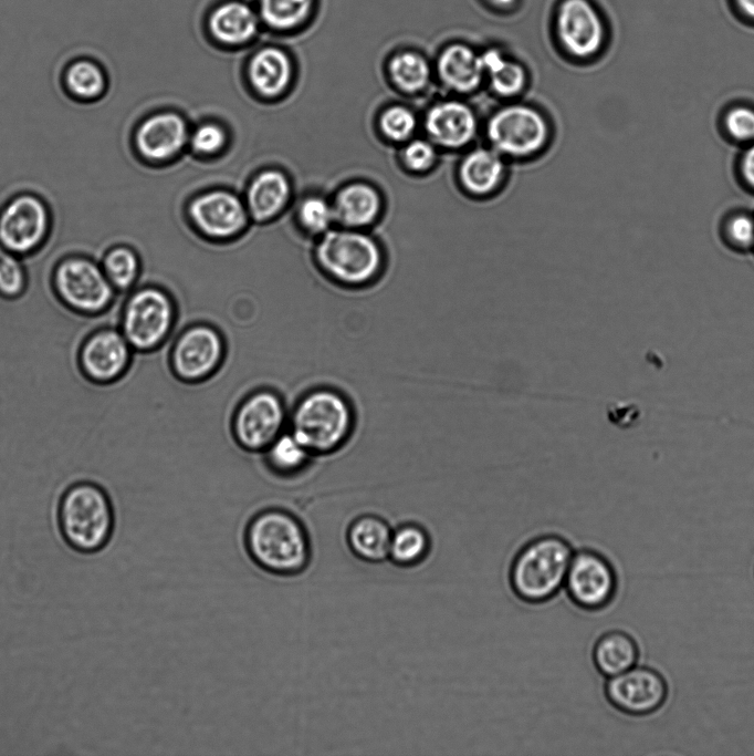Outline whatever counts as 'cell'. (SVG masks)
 I'll use <instances>...</instances> for the list:
<instances>
[{
    "label": "cell",
    "instance_id": "cell-1",
    "mask_svg": "<svg viewBox=\"0 0 754 756\" xmlns=\"http://www.w3.org/2000/svg\"><path fill=\"white\" fill-rule=\"evenodd\" d=\"M242 543L249 560L276 578H295L310 567V532L299 516L282 507H266L250 517Z\"/></svg>",
    "mask_w": 754,
    "mask_h": 756
},
{
    "label": "cell",
    "instance_id": "cell-2",
    "mask_svg": "<svg viewBox=\"0 0 754 756\" xmlns=\"http://www.w3.org/2000/svg\"><path fill=\"white\" fill-rule=\"evenodd\" d=\"M355 427V412L341 391L314 387L301 395L289 412L287 429L315 456L343 447Z\"/></svg>",
    "mask_w": 754,
    "mask_h": 756
},
{
    "label": "cell",
    "instance_id": "cell-3",
    "mask_svg": "<svg viewBox=\"0 0 754 756\" xmlns=\"http://www.w3.org/2000/svg\"><path fill=\"white\" fill-rule=\"evenodd\" d=\"M57 530L74 551L92 555L111 541L116 529V515L107 493L92 481L71 485L57 508Z\"/></svg>",
    "mask_w": 754,
    "mask_h": 756
},
{
    "label": "cell",
    "instance_id": "cell-4",
    "mask_svg": "<svg viewBox=\"0 0 754 756\" xmlns=\"http://www.w3.org/2000/svg\"><path fill=\"white\" fill-rule=\"evenodd\" d=\"M574 555L572 545L562 536L546 534L527 541L514 556L509 583L516 598L540 604L564 588Z\"/></svg>",
    "mask_w": 754,
    "mask_h": 756
},
{
    "label": "cell",
    "instance_id": "cell-5",
    "mask_svg": "<svg viewBox=\"0 0 754 756\" xmlns=\"http://www.w3.org/2000/svg\"><path fill=\"white\" fill-rule=\"evenodd\" d=\"M178 313L170 293L156 283H138L126 296L118 329L135 352L149 353L176 334Z\"/></svg>",
    "mask_w": 754,
    "mask_h": 756
},
{
    "label": "cell",
    "instance_id": "cell-6",
    "mask_svg": "<svg viewBox=\"0 0 754 756\" xmlns=\"http://www.w3.org/2000/svg\"><path fill=\"white\" fill-rule=\"evenodd\" d=\"M52 283L59 299L84 315L107 311L119 293L107 279L101 262L83 253H69L54 267Z\"/></svg>",
    "mask_w": 754,
    "mask_h": 756
},
{
    "label": "cell",
    "instance_id": "cell-7",
    "mask_svg": "<svg viewBox=\"0 0 754 756\" xmlns=\"http://www.w3.org/2000/svg\"><path fill=\"white\" fill-rule=\"evenodd\" d=\"M224 338L210 323H192L174 335L168 348V364L179 383H203L223 364Z\"/></svg>",
    "mask_w": 754,
    "mask_h": 756
},
{
    "label": "cell",
    "instance_id": "cell-8",
    "mask_svg": "<svg viewBox=\"0 0 754 756\" xmlns=\"http://www.w3.org/2000/svg\"><path fill=\"white\" fill-rule=\"evenodd\" d=\"M289 411L282 396L271 389L247 394L231 418V433L243 451L262 453L287 428Z\"/></svg>",
    "mask_w": 754,
    "mask_h": 756
},
{
    "label": "cell",
    "instance_id": "cell-9",
    "mask_svg": "<svg viewBox=\"0 0 754 756\" xmlns=\"http://www.w3.org/2000/svg\"><path fill=\"white\" fill-rule=\"evenodd\" d=\"M317 255L328 275L348 286L369 282L380 267V252L375 241L354 231L326 232L318 244Z\"/></svg>",
    "mask_w": 754,
    "mask_h": 756
},
{
    "label": "cell",
    "instance_id": "cell-10",
    "mask_svg": "<svg viewBox=\"0 0 754 756\" xmlns=\"http://www.w3.org/2000/svg\"><path fill=\"white\" fill-rule=\"evenodd\" d=\"M51 227V208L36 193L19 191L0 209V245L21 258L44 244Z\"/></svg>",
    "mask_w": 754,
    "mask_h": 756
},
{
    "label": "cell",
    "instance_id": "cell-11",
    "mask_svg": "<svg viewBox=\"0 0 754 756\" xmlns=\"http://www.w3.org/2000/svg\"><path fill=\"white\" fill-rule=\"evenodd\" d=\"M564 589L568 599L586 611L607 607L617 590V576L610 561L591 549L574 551Z\"/></svg>",
    "mask_w": 754,
    "mask_h": 756
},
{
    "label": "cell",
    "instance_id": "cell-12",
    "mask_svg": "<svg viewBox=\"0 0 754 756\" xmlns=\"http://www.w3.org/2000/svg\"><path fill=\"white\" fill-rule=\"evenodd\" d=\"M605 696L617 711L630 716H646L657 712L668 697L664 677L648 666H638L607 677Z\"/></svg>",
    "mask_w": 754,
    "mask_h": 756
},
{
    "label": "cell",
    "instance_id": "cell-13",
    "mask_svg": "<svg viewBox=\"0 0 754 756\" xmlns=\"http://www.w3.org/2000/svg\"><path fill=\"white\" fill-rule=\"evenodd\" d=\"M134 350L117 325L92 331L82 342L78 362L84 375L98 384L119 380L129 369Z\"/></svg>",
    "mask_w": 754,
    "mask_h": 756
},
{
    "label": "cell",
    "instance_id": "cell-14",
    "mask_svg": "<svg viewBox=\"0 0 754 756\" xmlns=\"http://www.w3.org/2000/svg\"><path fill=\"white\" fill-rule=\"evenodd\" d=\"M488 137L498 152L523 156L540 149L547 138L542 115L524 105L499 110L489 121Z\"/></svg>",
    "mask_w": 754,
    "mask_h": 756
},
{
    "label": "cell",
    "instance_id": "cell-15",
    "mask_svg": "<svg viewBox=\"0 0 754 756\" xmlns=\"http://www.w3.org/2000/svg\"><path fill=\"white\" fill-rule=\"evenodd\" d=\"M187 141L184 120L174 112L154 111L134 126L132 146L144 163L158 166L176 156Z\"/></svg>",
    "mask_w": 754,
    "mask_h": 756
},
{
    "label": "cell",
    "instance_id": "cell-16",
    "mask_svg": "<svg viewBox=\"0 0 754 756\" xmlns=\"http://www.w3.org/2000/svg\"><path fill=\"white\" fill-rule=\"evenodd\" d=\"M558 33L566 49L577 55L595 53L603 41V25L586 0H565L557 19Z\"/></svg>",
    "mask_w": 754,
    "mask_h": 756
},
{
    "label": "cell",
    "instance_id": "cell-17",
    "mask_svg": "<svg viewBox=\"0 0 754 756\" xmlns=\"http://www.w3.org/2000/svg\"><path fill=\"white\" fill-rule=\"evenodd\" d=\"M196 225L213 237H228L245 224L242 203L227 191H211L196 198L190 206Z\"/></svg>",
    "mask_w": 754,
    "mask_h": 756
},
{
    "label": "cell",
    "instance_id": "cell-18",
    "mask_svg": "<svg viewBox=\"0 0 754 756\" xmlns=\"http://www.w3.org/2000/svg\"><path fill=\"white\" fill-rule=\"evenodd\" d=\"M425 125L434 143L450 148L464 146L477 132L474 113L458 101L433 105L427 113Z\"/></svg>",
    "mask_w": 754,
    "mask_h": 756
},
{
    "label": "cell",
    "instance_id": "cell-19",
    "mask_svg": "<svg viewBox=\"0 0 754 756\" xmlns=\"http://www.w3.org/2000/svg\"><path fill=\"white\" fill-rule=\"evenodd\" d=\"M208 30L212 38L230 46L250 42L259 32L261 20L256 9L241 0H229L209 14Z\"/></svg>",
    "mask_w": 754,
    "mask_h": 756
},
{
    "label": "cell",
    "instance_id": "cell-20",
    "mask_svg": "<svg viewBox=\"0 0 754 756\" xmlns=\"http://www.w3.org/2000/svg\"><path fill=\"white\" fill-rule=\"evenodd\" d=\"M392 528L376 514H363L348 524L345 542L352 555L366 563H380L388 559Z\"/></svg>",
    "mask_w": 754,
    "mask_h": 756
},
{
    "label": "cell",
    "instance_id": "cell-21",
    "mask_svg": "<svg viewBox=\"0 0 754 756\" xmlns=\"http://www.w3.org/2000/svg\"><path fill=\"white\" fill-rule=\"evenodd\" d=\"M61 82L65 92L76 101L94 102L108 87V73L103 61L90 54H78L63 66Z\"/></svg>",
    "mask_w": 754,
    "mask_h": 756
},
{
    "label": "cell",
    "instance_id": "cell-22",
    "mask_svg": "<svg viewBox=\"0 0 754 756\" xmlns=\"http://www.w3.org/2000/svg\"><path fill=\"white\" fill-rule=\"evenodd\" d=\"M292 63L289 55L275 46H264L253 54L249 63V77L253 87L264 96H276L289 85Z\"/></svg>",
    "mask_w": 754,
    "mask_h": 756
},
{
    "label": "cell",
    "instance_id": "cell-23",
    "mask_svg": "<svg viewBox=\"0 0 754 756\" xmlns=\"http://www.w3.org/2000/svg\"><path fill=\"white\" fill-rule=\"evenodd\" d=\"M591 656L596 670L605 677H611L637 664L639 648L630 634L612 630L597 639Z\"/></svg>",
    "mask_w": 754,
    "mask_h": 756
},
{
    "label": "cell",
    "instance_id": "cell-24",
    "mask_svg": "<svg viewBox=\"0 0 754 756\" xmlns=\"http://www.w3.org/2000/svg\"><path fill=\"white\" fill-rule=\"evenodd\" d=\"M438 72L450 89L470 92L480 84L484 71L479 55L468 46L455 44L441 53Z\"/></svg>",
    "mask_w": 754,
    "mask_h": 756
},
{
    "label": "cell",
    "instance_id": "cell-25",
    "mask_svg": "<svg viewBox=\"0 0 754 756\" xmlns=\"http://www.w3.org/2000/svg\"><path fill=\"white\" fill-rule=\"evenodd\" d=\"M335 219L352 227L370 224L379 213L378 193L365 184H354L343 188L333 207Z\"/></svg>",
    "mask_w": 754,
    "mask_h": 756
},
{
    "label": "cell",
    "instance_id": "cell-26",
    "mask_svg": "<svg viewBox=\"0 0 754 756\" xmlns=\"http://www.w3.org/2000/svg\"><path fill=\"white\" fill-rule=\"evenodd\" d=\"M290 186L285 176L276 170L260 174L248 190V207L258 220H266L276 215L285 205Z\"/></svg>",
    "mask_w": 754,
    "mask_h": 756
},
{
    "label": "cell",
    "instance_id": "cell-27",
    "mask_svg": "<svg viewBox=\"0 0 754 756\" xmlns=\"http://www.w3.org/2000/svg\"><path fill=\"white\" fill-rule=\"evenodd\" d=\"M503 172L504 165L496 151L478 148L463 159L460 178L468 190L482 195L496 187Z\"/></svg>",
    "mask_w": 754,
    "mask_h": 756
},
{
    "label": "cell",
    "instance_id": "cell-28",
    "mask_svg": "<svg viewBox=\"0 0 754 756\" xmlns=\"http://www.w3.org/2000/svg\"><path fill=\"white\" fill-rule=\"evenodd\" d=\"M431 548L427 529L409 521L392 528L388 559L397 567L411 568L422 562Z\"/></svg>",
    "mask_w": 754,
    "mask_h": 756
},
{
    "label": "cell",
    "instance_id": "cell-29",
    "mask_svg": "<svg viewBox=\"0 0 754 756\" xmlns=\"http://www.w3.org/2000/svg\"><path fill=\"white\" fill-rule=\"evenodd\" d=\"M269 469L281 476L303 470L314 457L287 428L261 453Z\"/></svg>",
    "mask_w": 754,
    "mask_h": 756
},
{
    "label": "cell",
    "instance_id": "cell-30",
    "mask_svg": "<svg viewBox=\"0 0 754 756\" xmlns=\"http://www.w3.org/2000/svg\"><path fill=\"white\" fill-rule=\"evenodd\" d=\"M101 266L118 293H128L139 281L142 260L136 249L129 245L116 244L109 247Z\"/></svg>",
    "mask_w": 754,
    "mask_h": 756
},
{
    "label": "cell",
    "instance_id": "cell-31",
    "mask_svg": "<svg viewBox=\"0 0 754 756\" xmlns=\"http://www.w3.org/2000/svg\"><path fill=\"white\" fill-rule=\"evenodd\" d=\"M314 0H258L262 23L275 31L300 27L310 17Z\"/></svg>",
    "mask_w": 754,
    "mask_h": 756
},
{
    "label": "cell",
    "instance_id": "cell-32",
    "mask_svg": "<svg viewBox=\"0 0 754 756\" xmlns=\"http://www.w3.org/2000/svg\"><path fill=\"white\" fill-rule=\"evenodd\" d=\"M480 60L496 93L511 96L522 90L525 74L520 64L505 60L496 50L486 51Z\"/></svg>",
    "mask_w": 754,
    "mask_h": 756
},
{
    "label": "cell",
    "instance_id": "cell-33",
    "mask_svg": "<svg viewBox=\"0 0 754 756\" xmlns=\"http://www.w3.org/2000/svg\"><path fill=\"white\" fill-rule=\"evenodd\" d=\"M389 72L395 84L406 92H417L423 89L430 75L427 62L412 52L394 56L389 64Z\"/></svg>",
    "mask_w": 754,
    "mask_h": 756
},
{
    "label": "cell",
    "instance_id": "cell-34",
    "mask_svg": "<svg viewBox=\"0 0 754 756\" xmlns=\"http://www.w3.org/2000/svg\"><path fill=\"white\" fill-rule=\"evenodd\" d=\"M28 284L23 258L0 245V294L4 298L21 296Z\"/></svg>",
    "mask_w": 754,
    "mask_h": 756
},
{
    "label": "cell",
    "instance_id": "cell-35",
    "mask_svg": "<svg viewBox=\"0 0 754 756\" xmlns=\"http://www.w3.org/2000/svg\"><path fill=\"white\" fill-rule=\"evenodd\" d=\"M413 113L400 105L387 108L380 117V130L391 141L400 142L411 136L416 128Z\"/></svg>",
    "mask_w": 754,
    "mask_h": 756
},
{
    "label": "cell",
    "instance_id": "cell-36",
    "mask_svg": "<svg viewBox=\"0 0 754 756\" xmlns=\"http://www.w3.org/2000/svg\"><path fill=\"white\" fill-rule=\"evenodd\" d=\"M723 124L731 138L739 143L750 144L754 142V108L747 105L730 107Z\"/></svg>",
    "mask_w": 754,
    "mask_h": 756
},
{
    "label": "cell",
    "instance_id": "cell-37",
    "mask_svg": "<svg viewBox=\"0 0 754 756\" xmlns=\"http://www.w3.org/2000/svg\"><path fill=\"white\" fill-rule=\"evenodd\" d=\"M299 218L302 225L312 232L327 230L333 219L334 209L320 197H308L300 206Z\"/></svg>",
    "mask_w": 754,
    "mask_h": 756
},
{
    "label": "cell",
    "instance_id": "cell-38",
    "mask_svg": "<svg viewBox=\"0 0 754 756\" xmlns=\"http://www.w3.org/2000/svg\"><path fill=\"white\" fill-rule=\"evenodd\" d=\"M727 239L739 248L754 246V217L739 213L731 216L725 225Z\"/></svg>",
    "mask_w": 754,
    "mask_h": 756
},
{
    "label": "cell",
    "instance_id": "cell-39",
    "mask_svg": "<svg viewBox=\"0 0 754 756\" xmlns=\"http://www.w3.org/2000/svg\"><path fill=\"white\" fill-rule=\"evenodd\" d=\"M402 158L408 168L422 172L433 165L436 160V151L429 142L416 139L406 146Z\"/></svg>",
    "mask_w": 754,
    "mask_h": 756
},
{
    "label": "cell",
    "instance_id": "cell-40",
    "mask_svg": "<svg viewBox=\"0 0 754 756\" xmlns=\"http://www.w3.org/2000/svg\"><path fill=\"white\" fill-rule=\"evenodd\" d=\"M226 139L221 127L216 124L199 126L191 136V146L198 153L212 154L218 152Z\"/></svg>",
    "mask_w": 754,
    "mask_h": 756
},
{
    "label": "cell",
    "instance_id": "cell-41",
    "mask_svg": "<svg viewBox=\"0 0 754 756\" xmlns=\"http://www.w3.org/2000/svg\"><path fill=\"white\" fill-rule=\"evenodd\" d=\"M739 167L746 186L754 189V142L747 144L741 156Z\"/></svg>",
    "mask_w": 754,
    "mask_h": 756
},
{
    "label": "cell",
    "instance_id": "cell-42",
    "mask_svg": "<svg viewBox=\"0 0 754 756\" xmlns=\"http://www.w3.org/2000/svg\"><path fill=\"white\" fill-rule=\"evenodd\" d=\"M741 8L748 15L754 17V0H739Z\"/></svg>",
    "mask_w": 754,
    "mask_h": 756
},
{
    "label": "cell",
    "instance_id": "cell-43",
    "mask_svg": "<svg viewBox=\"0 0 754 756\" xmlns=\"http://www.w3.org/2000/svg\"><path fill=\"white\" fill-rule=\"evenodd\" d=\"M491 3L499 6V7H507L510 6L514 0H488Z\"/></svg>",
    "mask_w": 754,
    "mask_h": 756
}]
</instances>
